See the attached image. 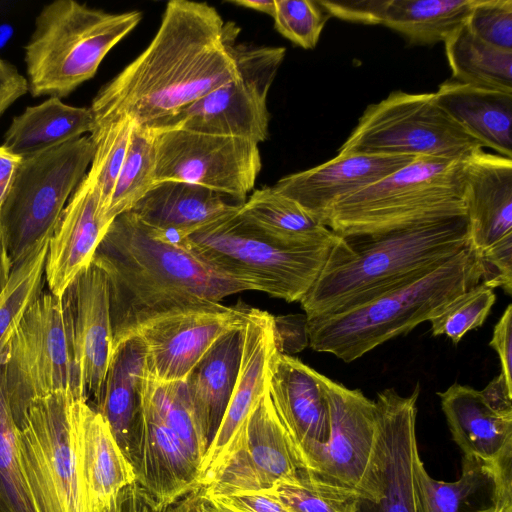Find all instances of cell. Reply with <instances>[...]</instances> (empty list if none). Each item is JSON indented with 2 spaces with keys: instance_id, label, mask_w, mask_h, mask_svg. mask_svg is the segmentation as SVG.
<instances>
[{
  "instance_id": "6da1fadb",
  "label": "cell",
  "mask_w": 512,
  "mask_h": 512,
  "mask_svg": "<svg viewBox=\"0 0 512 512\" xmlns=\"http://www.w3.org/2000/svg\"><path fill=\"white\" fill-rule=\"evenodd\" d=\"M238 35L207 3L168 2L148 47L95 95L93 125L126 116L152 128L230 81Z\"/></svg>"
},
{
  "instance_id": "7a4b0ae2",
  "label": "cell",
  "mask_w": 512,
  "mask_h": 512,
  "mask_svg": "<svg viewBox=\"0 0 512 512\" xmlns=\"http://www.w3.org/2000/svg\"><path fill=\"white\" fill-rule=\"evenodd\" d=\"M92 263L108 283L113 349L157 317L249 290L130 211L110 223Z\"/></svg>"
},
{
  "instance_id": "3957f363",
  "label": "cell",
  "mask_w": 512,
  "mask_h": 512,
  "mask_svg": "<svg viewBox=\"0 0 512 512\" xmlns=\"http://www.w3.org/2000/svg\"><path fill=\"white\" fill-rule=\"evenodd\" d=\"M467 246L466 215L340 237L299 302L307 318L342 312L422 277Z\"/></svg>"
},
{
  "instance_id": "277c9868",
  "label": "cell",
  "mask_w": 512,
  "mask_h": 512,
  "mask_svg": "<svg viewBox=\"0 0 512 512\" xmlns=\"http://www.w3.org/2000/svg\"><path fill=\"white\" fill-rule=\"evenodd\" d=\"M481 283L478 256L467 246L436 269L351 309L307 318L309 346L346 363L429 321Z\"/></svg>"
},
{
  "instance_id": "5b68a950",
  "label": "cell",
  "mask_w": 512,
  "mask_h": 512,
  "mask_svg": "<svg viewBox=\"0 0 512 512\" xmlns=\"http://www.w3.org/2000/svg\"><path fill=\"white\" fill-rule=\"evenodd\" d=\"M141 19L140 11L110 13L75 0L45 5L24 46L28 91L33 97H67L94 77Z\"/></svg>"
},
{
  "instance_id": "8992f818",
  "label": "cell",
  "mask_w": 512,
  "mask_h": 512,
  "mask_svg": "<svg viewBox=\"0 0 512 512\" xmlns=\"http://www.w3.org/2000/svg\"><path fill=\"white\" fill-rule=\"evenodd\" d=\"M465 160L418 157L335 204L321 223L340 237L466 215Z\"/></svg>"
},
{
  "instance_id": "52a82bcc",
  "label": "cell",
  "mask_w": 512,
  "mask_h": 512,
  "mask_svg": "<svg viewBox=\"0 0 512 512\" xmlns=\"http://www.w3.org/2000/svg\"><path fill=\"white\" fill-rule=\"evenodd\" d=\"M239 207L178 242L249 290L261 291L286 302L300 301L316 281L333 245L279 246L252 229L238 214Z\"/></svg>"
},
{
  "instance_id": "ba28073f",
  "label": "cell",
  "mask_w": 512,
  "mask_h": 512,
  "mask_svg": "<svg viewBox=\"0 0 512 512\" xmlns=\"http://www.w3.org/2000/svg\"><path fill=\"white\" fill-rule=\"evenodd\" d=\"M5 383L14 415L32 400L56 392L84 399L69 304L41 293L24 314L4 356Z\"/></svg>"
},
{
  "instance_id": "9c48e42d",
  "label": "cell",
  "mask_w": 512,
  "mask_h": 512,
  "mask_svg": "<svg viewBox=\"0 0 512 512\" xmlns=\"http://www.w3.org/2000/svg\"><path fill=\"white\" fill-rule=\"evenodd\" d=\"M94 144L82 136L22 158L0 209L12 269L51 237L74 190L91 164Z\"/></svg>"
},
{
  "instance_id": "30bf717a",
  "label": "cell",
  "mask_w": 512,
  "mask_h": 512,
  "mask_svg": "<svg viewBox=\"0 0 512 512\" xmlns=\"http://www.w3.org/2000/svg\"><path fill=\"white\" fill-rule=\"evenodd\" d=\"M70 393L32 400L14 415L19 459L37 512H89Z\"/></svg>"
},
{
  "instance_id": "8fae6325",
  "label": "cell",
  "mask_w": 512,
  "mask_h": 512,
  "mask_svg": "<svg viewBox=\"0 0 512 512\" xmlns=\"http://www.w3.org/2000/svg\"><path fill=\"white\" fill-rule=\"evenodd\" d=\"M483 147L437 105L434 93L393 91L370 104L338 154L465 160Z\"/></svg>"
},
{
  "instance_id": "7c38bea8",
  "label": "cell",
  "mask_w": 512,
  "mask_h": 512,
  "mask_svg": "<svg viewBox=\"0 0 512 512\" xmlns=\"http://www.w3.org/2000/svg\"><path fill=\"white\" fill-rule=\"evenodd\" d=\"M285 53L284 47L238 43L233 79L150 129L177 128L258 144L265 141L269 133L268 92Z\"/></svg>"
},
{
  "instance_id": "4fadbf2b",
  "label": "cell",
  "mask_w": 512,
  "mask_h": 512,
  "mask_svg": "<svg viewBox=\"0 0 512 512\" xmlns=\"http://www.w3.org/2000/svg\"><path fill=\"white\" fill-rule=\"evenodd\" d=\"M417 385L408 396L393 388L377 394L376 437L369 466L357 489L354 512H418L416 461Z\"/></svg>"
},
{
  "instance_id": "5bb4252c",
  "label": "cell",
  "mask_w": 512,
  "mask_h": 512,
  "mask_svg": "<svg viewBox=\"0 0 512 512\" xmlns=\"http://www.w3.org/2000/svg\"><path fill=\"white\" fill-rule=\"evenodd\" d=\"M154 183L180 181L206 187L238 203L253 191L262 168L259 144L190 130L151 129Z\"/></svg>"
},
{
  "instance_id": "9a60e30c",
  "label": "cell",
  "mask_w": 512,
  "mask_h": 512,
  "mask_svg": "<svg viewBox=\"0 0 512 512\" xmlns=\"http://www.w3.org/2000/svg\"><path fill=\"white\" fill-rule=\"evenodd\" d=\"M296 447L271 399L268 388L232 439L206 497L263 491L301 475Z\"/></svg>"
},
{
  "instance_id": "2e32d148",
  "label": "cell",
  "mask_w": 512,
  "mask_h": 512,
  "mask_svg": "<svg viewBox=\"0 0 512 512\" xmlns=\"http://www.w3.org/2000/svg\"><path fill=\"white\" fill-rule=\"evenodd\" d=\"M320 378L329 408V433L324 443L301 450V474L357 492L374 448L375 404L359 389L347 388L322 374Z\"/></svg>"
},
{
  "instance_id": "e0dca14e",
  "label": "cell",
  "mask_w": 512,
  "mask_h": 512,
  "mask_svg": "<svg viewBox=\"0 0 512 512\" xmlns=\"http://www.w3.org/2000/svg\"><path fill=\"white\" fill-rule=\"evenodd\" d=\"M249 309L242 303L211 302L142 325L135 335L144 343L149 377L160 382L185 381L221 336L244 325Z\"/></svg>"
},
{
  "instance_id": "ac0fdd59",
  "label": "cell",
  "mask_w": 512,
  "mask_h": 512,
  "mask_svg": "<svg viewBox=\"0 0 512 512\" xmlns=\"http://www.w3.org/2000/svg\"><path fill=\"white\" fill-rule=\"evenodd\" d=\"M242 330L238 376L217 433L203 457L199 477L201 487L212 481L232 439L268 388L269 363L277 351L273 315L250 307Z\"/></svg>"
},
{
  "instance_id": "d6986e66",
  "label": "cell",
  "mask_w": 512,
  "mask_h": 512,
  "mask_svg": "<svg viewBox=\"0 0 512 512\" xmlns=\"http://www.w3.org/2000/svg\"><path fill=\"white\" fill-rule=\"evenodd\" d=\"M418 157L421 156L338 154L321 165L287 175L272 187L321 223L339 201L386 178Z\"/></svg>"
},
{
  "instance_id": "ffe728a7",
  "label": "cell",
  "mask_w": 512,
  "mask_h": 512,
  "mask_svg": "<svg viewBox=\"0 0 512 512\" xmlns=\"http://www.w3.org/2000/svg\"><path fill=\"white\" fill-rule=\"evenodd\" d=\"M86 401L94 406L113 351L109 289L104 272L91 263L65 290Z\"/></svg>"
},
{
  "instance_id": "44dd1931",
  "label": "cell",
  "mask_w": 512,
  "mask_h": 512,
  "mask_svg": "<svg viewBox=\"0 0 512 512\" xmlns=\"http://www.w3.org/2000/svg\"><path fill=\"white\" fill-rule=\"evenodd\" d=\"M92 179L83 178L69 198L49 239L45 280L49 291L62 296L91 263L108 226Z\"/></svg>"
},
{
  "instance_id": "7402d4cb",
  "label": "cell",
  "mask_w": 512,
  "mask_h": 512,
  "mask_svg": "<svg viewBox=\"0 0 512 512\" xmlns=\"http://www.w3.org/2000/svg\"><path fill=\"white\" fill-rule=\"evenodd\" d=\"M469 246L479 254L512 235V159L479 149L464 164Z\"/></svg>"
},
{
  "instance_id": "603a6c76",
  "label": "cell",
  "mask_w": 512,
  "mask_h": 512,
  "mask_svg": "<svg viewBox=\"0 0 512 512\" xmlns=\"http://www.w3.org/2000/svg\"><path fill=\"white\" fill-rule=\"evenodd\" d=\"M320 375L299 359L278 351L269 363L268 391L299 460L303 448L324 443L329 433V408Z\"/></svg>"
},
{
  "instance_id": "cb8c5ba5",
  "label": "cell",
  "mask_w": 512,
  "mask_h": 512,
  "mask_svg": "<svg viewBox=\"0 0 512 512\" xmlns=\"http://www.w3.org/2000/svg\"><path fill=\"white\" fill-rule=\"evenodd\" d=\"M80 472L89 512H105L136 482L129 459L107 422L86 400L72 402Z\"/></svg>"
},
{
  "instance_id": "d4e9b609",
  "label": "cell",
  "mask_w": 512,
  "mask_h": 512,
  "mask_svg": "<svg viewBox=\"0 0 512 512\" xmlns=\"http://www.w3.org/2000/svg\"><path fill=\"white\" fill-rule=\"evenodd\" d=\"M438 395L463 457L490 465L512 458V413L494 409L480 390L457 382Z\"/></svg>"
},
{
  "instance_id": "484cf974",
  "label": "cell",
  "mask_w": 512,
  "mask_h": 512,
  "mask_svg": "<svg viewBox=\"0 0 512 512\" xmlns=\"http://www.w3.org/2000/svg\"><path fill=\"white\" fill-rule=\"evenodd\" d=\"M241 204L203 186L162 181L154 183L130 212L178 242Z\"/></svg>"
},
{
  "instance_id": "4316f807",
  "label": "cell",
  "mask_w": 512,
  "mask_h": 512,
  "mask_svg": "<svg viewBox=\"0 0 512 512\" xmlns=\"http://www.w3.org/2000/svg\"><path fill=\"white\" fill-rule=\"evenodd\" d=\"M437 105L483 148L512 159V94L448 79L434 92Z\"/></svg>"
},
{
  "instance_id": "83f0119b",
  "label": "cell",
  "mask_w": 512,
  "mask_h": 512,
  "mask_svg": "<svg viewBox=\"0 0 512 512\" xmlns=\"http://www.w3.org/2000/svg\"><path fill=\"white\" fill-rule=\"evenodd\" d=\"M415 476L418 512H484L512 485V458L490 465L463 457L460 478L444 482L428 474L419 456Z\"/></svg>"
},
{
  "instance_id": "f1b7e54d",
  "label": "cell",
  "mask_w": 512,
  "mask_h": 512,
  "mask_svg": "<svg viewBox=\"0 0 512 512\" xmlns=\"http://www.w3.org/2000/svg\"><path fill=\"white\" fill-rule=\"evenodd\" d=\"M242 328L221 336L185 380L207 446L217 433L236 383L243 345Z\"/></svg>"
},
{
  "instance_id": "f546056e",
  "label": "cell",
  "mask_w": 512,
  "mask_h": 512,
  "mask_svg": "<svg viewBox=\"0 0 512 512\" xmlns=\"http://www.w3.org/2000/svg\"><path fill=\"white\" fill-rule=\"evenodd\" d=\"M148 375L143 341L138 335L128 337L113 349L100 397L91 406L107 422L127 458Z\"/></svg>"
},
{
  "instance_id": "4dcf8cb0",
  "label": "cell",
  "mask_w": 512,
  "mask_h": 512,
  "mask_svg": "<svg viewBox=\"0 0 512 512\" xmlns=\"http://www.w3.org/2000/svg\"><path fill=\"white\" fill-rule=\"evenodd\" d=\"M238 214L259 235L286 248L334 245L340 238L273 187L253 190Z\"/></svg>"
},
{
  "instance_id": "1f68e13d",
  "label": "cell",
  "mask_w": 512,
  "mask_h": 512,
  "mask_svg": "<svg viewBox=\"0 0 512 512\" xmlns=\"http://www.w3.org/2000/svg\"><path fill=\"white\" fill-rule=\"evenodd\" d=\"M92 127L89 107H76L60 98L49 97L38 105L28 106L12 119L2 145L26 158L82 137Z\"/></svg>"
},
{
  "instance_id": "d6a6232c",
  "label": "cell",
  "mask_w": 512,
  "mask_h": 512,
  "mask_svg": "<svg viewBox=\"0 0 512 512\" xmlns=\"http://www.w3.org/2000/svg\"><path fill=\"white\" fill-rule=\"evenodd\" d=\"M477 0H388L384 26L410 45L444 42L466 24Z\"/></svg>"
},
{
  "instance_id": "836d02e7",
  "label": "cell",
  "mask_w": 512,
  "mask_h": 512,
  "mask_svg": "<svg viewBox=\"0 0 512 512\" xmlns=\"http://www.w3.org/2000/svg\"><path fill=\"white\" fill-rule=\"evenodd\" d=\"M452 80L512 94V51L482 41L466 25L443 42Z\"/></svg>"
},
{
  "instance_id": "e575fe53",
  "label": "cell",
  "mask_w": 512,
  "mask_h": 512,
  "mask_svg": "<svg viewBox=\"0 0 512 512\" xmlns=\"http://www.w3.org/2000/svg\"><path fill=\"white\" fill-rule=\"evenodd\" d=\"M49 239L41 242L15 266L0 293V362L24 314L42 293Z\"/></svg>"
},
{
  "instance_id": "d590c367",
  "label": "cell",
  "mask_w": 512,
  "mask_h": 512,
  "mask_svg": "<svg viewBox=\"0 0 512 512\" xmlns=\"http://www.w3.org/2000/svg\"><path fill=\"white\" fill-rule=\"evenodd\" d=\"M153 131L134 122L129 147L104 214L107 223L130 211L154 185Z\"/></svg>"
},
{
  "instance_id": "8d00e7d4",
  "label": "cell",
  "mask_w": 512,
  "mask_h": 512,
  "mask_svg": "<svg viewBox=\"0 0 512 512\" xmlns=\"http://www.w3.org/2000/svg\"><path fill=\"white\" fill-rule=\"evenodd\" d=\"M0 512H37L19 459L4 360L0 362Z\"/></svg>"
},
{
  "instance_id": "74e56055",
  "label": "cell",
  "mask_w": 512,
  "mask_h": 512,
  "mask_svg": "<svg viewBox=\"0 0 512 512\" xmlns=\"http://www.w3.org/2000/svg\"><path fill=\"white\" fill-rule=\"evenodd\" d=\"M133 124L124 116L93 125L90 132L94 154L87 175L98 189L103 218L127 154Z\"/></svg>"
},
{
  "instance_id": "f35d334b",
  "label": "cell",
  "mask_w": 512,
  "mask_h": 512,
  "mask_svg": "<svg viewBox=\"0 0 512 512\" xmlns=\"http://www.w3.org/2000/svg\"><path fill=\"white\" fill-rule=\"evenodd\" d=\"M278 500L290 512H354L357 492L313 481L302 474L260 491Z\"/></svg>"
},
{
  "instance_id": "ab89813d",
  "label": "cell",
  "mask_w": 512,
  "mask_h": 512,
  "mask_svg": "<svg viewBox=\"0 0 512 512\" xmlns=\"http://www.w3.org/2000/svg\"><path fill=\"white\" fill-rule=\"evenodd\" d=\"M496 300L493 289L479 283L448 302L429 322L434 336L446 335L457 344L480 327Z\"/></svg>"
},
{
  "instance_id": "60d3db41",
  "label": "cell",
  "mask_w": 512,
  "mask_h": 512,
  "mask_svg": "<svg viewBox=\"0 0 512 512\" xmlns=\"http://www.w3.org/2000/svg\"><path fill=\"white\" fill-rule=\"evenodd\" d=\"M274 27L283 37L304 49L317 45L331 17L318 0H275Z\"/></svg>"
},
{
  "instance_id": "b9f144b4",
  "label": "cell",
  "mask_w": 512,
  "mask_h": 512,
  "mask_svg": "<svg viewBox=\"0 0 512 512\" xmlns=\"http://www.w3.org/2000/svg\"><path fill=\"white\" fill-rule=\"evenodd\" d=\"M465 25L489 45L512 51V0H477Z\"/></svg>"
},
{
  "instance_id": "7bdbcfd3",
  "label": "cell",
  "mask_w": 512,
  "mask_h": 512,
  "mask_svg": "<svg viewBox=\"0 0 512 512\" xmlns=\"http://www.w3.org/2000/svg\"><path fill=\"white\" fill-rule=\"evenodd\" d=\"M481 270V283L494 289L512 293V235L505 237L477 254Z\"/></svg>"
},
{
  "instance_id": "ee69618b",
  "label": "cell",
  "mask_w": 512,
  "mask_h": 512,
  "mask_svg": "<svg viewBox=\"0 0 512 512\" xmlns=\"http://www.w3.org/2000/svg\"><path fill=\"white\" fill-rule=\"evenodd\" d=\"M332 17L368 25H382L388 0L332 1L318 0Z\"/></svg>"
},
{
  "instance_id": "f6af8a7d",
  "label": "cell",
  "mask_w": 512,
  "mask_h": 512,
  "mask_svg": "<svg viewBox=\"0 0 512 512\" xmlns=\"http://www.w3.org/2000/svg\"><path fill=\"white\" fill-rule=\"evenodd\" d=\"M274 339L277 351L291 356L309 345L306 315L273 316Z\"/></svg>"
},
{
  "instance_id": "bcb514c9",
  "label": "cell",
  "mask_w": 512,
  "mask_h": 512,
  "mask_svg": "<svg viewBox=\"0 0 512 512\" xmlns=\"http://www.w3.org/2000/svg\"><path fill=\"white\" fill-rule=\"evenodd\" d=\"M489 345L497 352L501 375L512 389V305L509 304L493 329Z\"/></svg>"
},
{
  "instance_id": "7dc6e473",
  "label": "cell",
  "mask_w": 512,
  "mask_h": 512,
  "mask_svg": "<svg viewBox=\"0 0 512 512\" xmlns=\"http://www.w3.org/2000/svg\"><path fill=\"white\" fill-rule=\"evenodd\" d=\"M214 499L241 512H290L278 500L260 491L240 492Z\"/></svg>"
},
{
  "instance_id": "c3c4849f",
  "label": "cell",
  "mask_w": 512,
  "mask_h": 512,
  "mask_svg": "<svg viewBox=\"0 0 512 512\" xmlns=\"http://www.w3.org/2000/svg\"><path fill=\"white\" fill-rule=\"evenodd\" d=\"M161 506L136 482L124 488L105 512H160Z\"/></svg>"
},
{
  "instance_id": "681fc988",
  "label": "cell",
  "mask_w": 512,
  "mask_h": 512,
  "mask_svg": "<svg viewBox=\"0 0 512 512\" xmlns=\"http://www.w3.org/2000/svg\"><path fill=\"white\" fill-rule=\"evenodd\" d=\"M27 91V80L14 65L0 70V118Z\"/></svg>"
},
{
  "instance_id": "f907efd6",
  "label": "cell",
  "mask_w": 512,
  "mask_h": 512,
  "mask_svg": "<svg viewBox=\"0 0 512 512\" xmlns=\"http://www.w3.org/2000/svg\"><path fill=\"white\" fill-rule=\"evenodd\" d=\"M480 392L494 409L503 413H512V389L506 385L501 374L491 380Z\"/></svg>"
},
{
  "instance_id": "816d5d0a",
  "label": "cell",
  "mask_w": 512,
  "mask_h": 512,
  "mask_svg": "<svg viewBox=\"0 0 512 512\" xmlns=\"http://www.w3.org/2000/svg\"><path fill=\"white\" fill-rule=\"evenodd\" d=\"M22 158L0 146V209L8 195Z\"/></svg>"
},
{
  "instance_id": "f5cc1de1",
  "label": "cell",
  "mask_w": 512,
  "mask_h": 512,
  "mask_svg": "<svg viewBox=\"0 0 512 512\" xmlns=\"http://www.w3.org/2000/svg\"><path fill=\"white\" fill-rule=\"evenodd\" d=\"M204 489L198 487L161 507L160 512H204Z\"/></svg>"
},
{
  "instance_id": "db71d44e",
  "label": "cell",
  "mask_w": 512,
  "mask_h": 512,
  "mask_svg": "<svg viewBox=\"0 0 512 512\" xmlns=\"http://www.w3.org/2000/svg\"><path fill=\"white\" fill-rule=\"evenodd\" d=\"M12 271V265L8 256L6 242L0 225V293L5 288Z\"/></svg>"
},
{
  "instance_id": "11a10c76",
  "label": "cell",
  "mask_w": 512,
  "mask_h": 512,
  "mask_svg": "<svg viewBox=\"0 0 512 512\" xmlns=\"http://www.w3.org/2000/svg\"><path fill=\"white\" fill-rule=\"evenodd\" d=\"M228 3L274 16L275 0H229Z\"/></svg>"
},
{
  "instance_id": "9f6ffc18",
  "label": "cell",
  "mask_w": 512,
  "mask_h": 512,
  "mask_svg": "<svg viewBox=\"0 0 512 512\" xmlns=\"http://www.w3.org/2000/svg\"><path fill=\"white\" fill-rule=\"evenodd\" d=\"M485 512H512V486L503 488L494 505Z\"/></svg>"
},
{
  "instance_id": "6f0895ef",
  "label": "cell",
  "mask_w": 512,
  "mask_h": 512,
  "mask_svg": "<svg viewBox=\"0 0 512 512\" xmlns=\"http://www.w3.org/2000/svg\"><path fill=\"white\" fill-rule=\"evenodd\" d=\"M204 512H241V511L236 510V509L220 502L217 499L209 498V497L205 496Z\"/></svg>"
},
{
  "instance_id": "680465c9",
  "label": "cell",
  "mask_w": 512,
  "mask_h": 512,
  "mask_svg": "<svg viewBox=\"0 0 512 512\" xmlns=\"http://www.w3.org/2000/svg\"><path fill=\"white\" fill-rule=\"evenodd\" d=\"M9 65L10 63L0 58V70L7 68Z\"/></svg>"
}]
</instances>
